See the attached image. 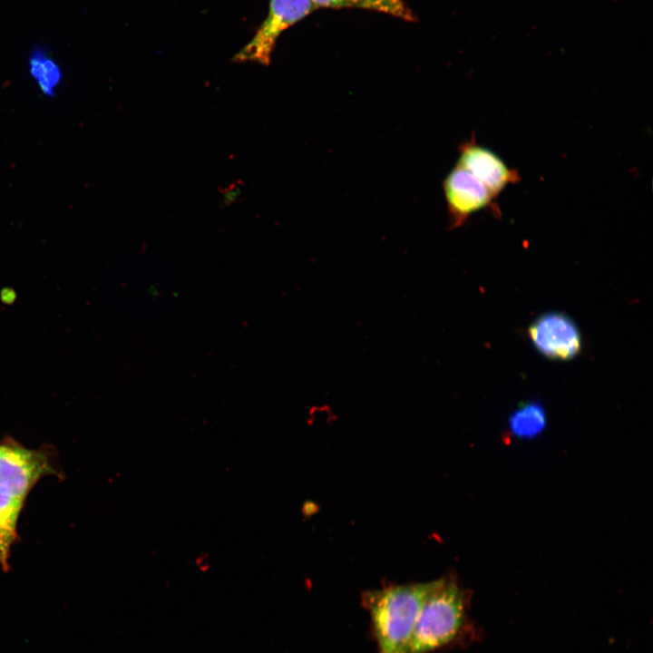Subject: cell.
<instances>
[{
    "label": "cell",
    "instance_id": "obj_1",
    "mask_svg": "<svg viewBox=\"0 0 653 653\" xmlns=\"http://www.w3.org/2000/svg\"><path fill=\"white\" fill-rule=\"evenodd\" d=\"M471 590L454 575L433 580L419 612L407 653H435L469 646L482 638L471 617Z\"/></svg>",
    "mask_w": 653,
    "mask_h": 653
},
{
    "label": "cell",
    "instance_id": "obj_2",
    "mask_svg": "<svg viewBox=\"0 0 653 653\" xmlns=\"http://www.w3.org/2000/svg\"><path fill=\"white\" fill-rule=\"evenodd\" d=\"M429 582L390 584L362 594L378 653H407Z\"/></svg>",
    "mask_w": 653,
    "mask_h": 653
},
{
    "label": "cell",
    "instance_id": "obj_3",
    "mask_svg": "<svg viewBox=\"0 0 653 653\" xmlns=\"http://www.w3.org/2000/svg\"><path fill=\"white\" fill-rule=\"evenodd\" d=\"M316 8L310 0H270L267 17L233 61L269 64L279 35Z\"/></svg>",
    "mask_w": 653,
    "mask_h": 653
},
{
    "label": "cell",
    "instance_id": "obj_4",
    "mask_svg": "<svg viewBox=\"0 0 653 653\" xmlns=\"http://www.w3.org/2000/svg\"><path fill=\"white\" fill-rule=\"evenodd\" d=\"M527 335L535 349L551 360H572L582 349L578 326L561 312H547L539 316L529 326Z\"/></svg>",
    "mask_w": 653,
    "mask_h": 653
},
{
    "label": "cell",
    "instance_id": "obj_5",
    "mask_svg": "<svg viewBox=\"0 0 653 653\" xmlns=\"http://www.w3.org/2000/svg\"><path fill=\"white\" fill-rule=\"evenodd\" d=\"M450 229L459 228L481 210H493L495 199L467 170L456 164L443 182Z\"/></svg>",
    "mask_w": 653,
    "mask_h": 653
},
{
    "label": "cell",
    "instance_id": "obj_6",
    "mask_svg": "<svg viewBox=\"0 0 653 653\" xmlns=\"http://www.w3.org/2000/svg\"><path fill=\"white\" fill-rule=\"evenodd\" d=\"M457 164L478 179L495 200L509 185L521 180L516 170L510 168L492 150L477 143L474 138L459 147Z\"/></svg>",
    "mask_w": 653,
    "mask_h": 653
},
{
    "label": "cell",
    "instance_id": "obj_7",
    "mask_svg": "<svg viewBox=\"0 0 653 653\" xmlns=\"http://www.w3.org/2000/svg\"><path fill=\"white\" fill-rule=\"evenodd\" d=\"M47 463L36 452L16 446H0V489L24 501L30 488L46 471Z\"/></svg>",
    "mask_w": 653,
    "mask_h": 653
},
{
    "label": "cell",
    "instance_id": "obj_8",
    "mask_svg": "<svg viewBox=\"0 0 653 653\" xmlns=\"http://www.w3.org/2000/svg\"><path fill=\"white\" fill-rule=\"evenodd\" d=\"M547 426V414L543 404L538 400L521 403L510 414V433L521 440H533L541 435Z\"/></svg>",
    "mask_w": 653,
    "mask_h": 653
},
{
    "label": "cell",
    "instance_id": "obj_9",
    "mask_svg": "<svg viewBox=\"0 0 653 653\" xmlns=\"http://www.w3.org/2000/svg\"><path fill=\"white\" fill-rule=\"evenodd\" d=\"M29 73L42 93L54 96L59 86L63 73L58 63L41 46H34L29 55Z\"/></svg>",
    "mask_w": 653,
    "mask_h": 653
},
{
    "label": "cell",
    "instance_id": "obj_10",
    "mask_svg": "<svg viewBox=\"0 0 653 653\" xmlns=\"http://www.w3.org/2000/svg\"><path fill=\"white\" fill-rule=\"evenodd\" d=\"M23 501L0 489V566L8 570L10 548L15 539L17 518Z\"/></svg>",
    "mask_w": 653,
    "mask_h": 653
},
{
    "label": "cell",
    "instance_id": "obj_11",
    "mask_svg": "<svg viewBox=\"0 0 653 653\" xmlns=\"http://www.w3.org/2000/svg\"><path fill=\"white\" fill-rule=\"evenodd\" d=\"M316 7L357 8L384 13L405 21H414V15L404 0H310Z\"/></svg>",
    "mask_w": 653,
    "mask_h": 653
},
{
    "label": "cell",
    "instance_id": "obj_12",
    "mask_svg": "<svg viewBox=\"0 0 653 653\" xmlns=\"http://www.w3.org/2000/svg\"><path fill=\"white\" fill-rule=\"evenodd\" d=\"M237 189H238V188L232 189V190H229L225 193V195H224V199H225L224 201H225L226 203H231L232 201H234V200L239 197V190H238Z\"/></svg>",
    "mask_w": 653,
    "mask_h": 653
}]
</instances>
